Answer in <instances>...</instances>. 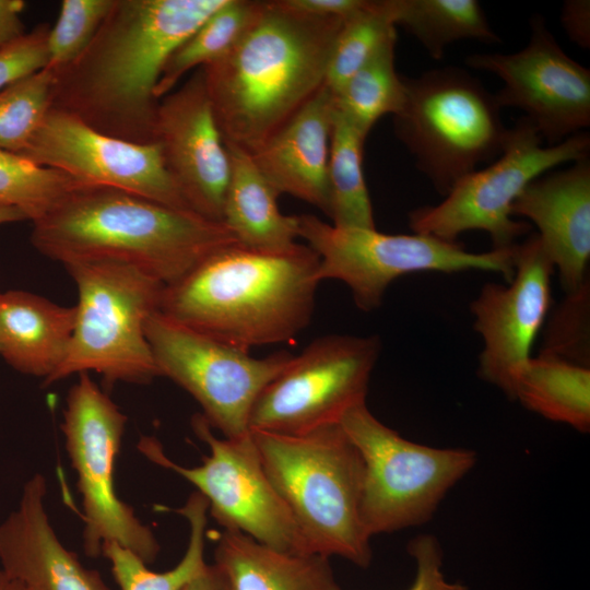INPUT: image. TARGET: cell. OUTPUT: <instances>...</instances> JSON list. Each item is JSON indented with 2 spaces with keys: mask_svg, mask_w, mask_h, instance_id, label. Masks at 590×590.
Here are the masks:
<instances>
[{
  "mask_svg": "<svg viewBox=\"0 0 590 590\" xmlns=\"http://www.w3.org/2000/svg\"><path fill=\"white\" fill-rule=\"evenodd\" d=\"M226 0H115L84 51L55 73L51 107L125 141L155 142V86L172 52Z\"/></svg>",
  "mask_w": 590,
  "mask_h": 590,
  "instance_id": "1",
  "label": "cell"
},
{
  "mask_svg": "<svg viewBox=\"0 0 590 590\" xmlns=\"http://www.w3.org/2000/svg\"><path fill=\"white\" fill-rule=\"evenodd\" d=\"M345 19L262 2L231 50L201 68L225 144L252 153L315 96Z\"/></svg>",
  "mask_w": 590,
  "mask_h": 590,
  "instance_id": "2",
  "label": "cell"
},
{
  "mask_svg": "<svg viewBox=\"0 0 590 590\" xmlns=\"http://www.w3.org/2000/svg\"><path fill=\"white\" fill-rule=\"evenodd\" d=\"M318 267L307 245L267 251L234 244L165 285L158 311L245 351L287 342L311 321Z\"/></svg>",
  "mask_w": 590,
  "mask_h": 590,
  "instance_id": "3",
  "label": "cell"
},
{
  "mask_svg": "<svg viewBox=\"0 0 590 590\" xmlns=\"http://www.w3.org/2000/svg\"><path fill=\"white\" fill-rule=\"evenodd\" d=\"M32 223L31 243L49 259L63 266L128 264L164 285L213 252L237 244L223 222L98 185L74 188Z\"/></svg>",
  "mask_w": 590,
  "mask_h": 590,
  "instance_id": "4",
  "label": "cell"
},
{
  "mask_svg": "<svg viewBox=\"0 0 590 590\" xmlns=\"http://www.w3.org/2000/svg\"><path fill=\"white\" fill-rule=\"evenodd\" d=\"M250 433L305 552L367 568L371 547L362 519L364 462L341 425L300 435Z\"/></svg>",
  "mask_w": 590,
  "mask_h": 590,
  "instance_id": "5",
  "label": "cell"
},
{
  "mask_svg": "<svg viewBox=\"0 0 590 590\" xmlns=\"http://www.w3.org/2000/svg\"><path fill=\"white\" fill-rule=\"evenodd\" d=\"M405 98L394 132L417 169L446 196L481 163L500 155L508 129L495 95L458 67L404 78Z\"/></svg>",
  "mask_w": 590,
  "mask_h": 590,
  "instance_id": "6",
  "label": "cell"
},
{
  "mask_svg": "<svg viewBox=\"0 0 590 590\" xmlns=\"http://www.w3.org/2000/svg\"><path fill=\"white\" fill-rule=\"evenodd\" d=\"M79 300L63 362L46 386L94 371L107 384H148L158 371L145 338V322L158 310L164 284L142 270L114 262L64 266Z\"/></svg>",
  "mask_w": 590,
  "mask_h": 590,
  "instance_id": "7",
  "label": "cell"
},
{
  "mask_svg": "<svg viewBox=\"0 0 590 590\" xmlns=\"http://www.w3.org/2000/svg\"><path fill=\"white\" fill-rule=\"evenodd\" d=\"M299 238L319 258L318 280H338L357 308H378L389 285L414 272L481 270L514 276L515 246L471 252L457 241L424 234H386L376 228L340 227L311 214L298 215Z\"/></svg>",
  "mask_w": 590,
  "mask_h": 590,
  "instance_id": "8",
  "label": "cell"
},
{
  "mask_svg": "<svg viewBox=\"0 0 590 590\" xmlns=\"http://www.w3.org/2000/svg\"><path fill=\"white\" fill-rule=\"evenodd\" d=\"M339 424L364 462L362 519L370 538L428 521L476 462L470 449L435 448L403 438L366 402L347 411Z\"/></svg>",
  "mask_w": 590,
  "mask_h": 590,
  "instance_id": "9",
  "label": "cell"
},
{
  "mask_svg": "<svg viewBox=\"0 0 590 590\" xmlns=\"http://www.w3.org/2000/svg\"><path fill=\"white\" fill-rule=\"evenodd\" d=\"M542 142L534 125L522 117L508 129L495 162L461 178L438 204L413 210L410 228L447 241L479 229L489 235L495 249L515 246L531 229L511 215V206L523 189L560 164L589 157L590 137L585 131L555 145Z\"/></svg>",
  "mask_w": 590,
  "mask_h": 590,
  "instance_id": "10",
  "label": "cell"
},
{
  "mask_svg": "<svg viewBox=\"0 0 590 590\" xmlns=\"http://www.w3.org/2000/svg\"><path fill=\"white\" fill-rule=\"evenodd\" d=\"M126 423V414L90 374H79L66 399L61 430L78 475L84 552L96 558L104 543L116 542L149 565L156 559L161 545L152 529L119 498L114 483Z\"/></svg>",
  "mask_w": 590,
  "mask_h": 590,
  "instance_id": "11",
  "label": "cell"
},
{
  "mask_svg": "<svg viewBox=\"0 0 590 590\" xmlns=\"http://www.w3.org/2000/svg\"><path fill=\"white\" fill-rule=\"evenodd\" d=\"M158 376L186 390L202 416L226 438L250 433L251 409L261 391L291 363L293 354L275 352L253 357L156 310L145 322Z\"/></svg>",
  "mask_w": 590,
  "mask_h": 590,
  "instance_id": "12",
  "label": "cell"
},
{
  "mask_svg": "<svg viewBox=\"0 0 590 590\" xmlns=\"http://www.w3.org/2000/svg\"><path fill=\"white\" fill-rule=\"evenodd\" d=\"M191 428L210 449L200 465L173 461L154 436H142L137 448L152 463L191 483L224 530H237L280 551L306 553L290 510L263 469L251 433L220 438L201 413L192 416Z\"/></svg>",
  "mask_w": 590,
  "mask_h": 590,
  "instance_id": "13",
  "label": "cell"
},
{
  "mask_svg": "<svg viewBox=\"0 0 590 590\" xmlns=\"http://www.w3.org/2000/svg\"><path fill=\"white\" fill-rule=\"evenodd\" d=\"M380 350L377 335L314 340L261 391L249 430L300 435L339 424L347 411L366 402Z\"/></svg>",
  "mask_w": 590,
  "mask_h": 590,
  "instance_id": "14",
  "label": "cell"
},
{
  "mask_svg": "<svg viewBox=\"0 0 590 590\" xmlns=\"http://www.w3.org/2000/svg\"><path fill=\"white\" fill-rule=\"evenodd\" d=\"M530 28L521 50L474 54L465 62L498 76L499 107L523 110L542 140L555 145L590 126V70L563 50L542 15L531 19Z\"/></svg>",
  "mask_w": 590,
  "mask_h": 590,
  "instance_id": "15",
  "label": "cell"
},
{
  "mask_svg": "<svg viewBox=\"0 0 590 590\" xmlns=\"http://www.w3.org/2000/svg\"><path fill=\"white\" fill-rule=\"evenodd\" d=\"M20 155L86 185L107 186L191 211L157 142L140 144L109 137L57 108L50 107Z\"/></svg>",
  "mask_w": 590,
  "mask_h": 590,
  "instance_id": "16",
  "label": "cell"
},
{
  "mask_svg": "<svg viewBox=\"0 0 590 590\" xmlns=\"http://www.w3.org/2000/svg\"><path fill=\"white\" fill-rule=\"evenodd\" d=\"M514 268L507 285L488 282L471 303L474 330L484 342L477 374L509 399L552 305L555 268L536 233L515 245Z\"/></svg>",
  "mask_w": 590,
  "mask_h": 590,
  "instance_id": "17",
  "label": "cell"
},
{
  "mask_svg": "<svg viewBox=\"0 0 590 590\" xmlns=\"http://www.w3.org/2000/svg\"><path fill=\"white\" fill-rule=\"evenodd\" d=\"M155 142L190 210L223 222L231 165L201 68L160 99Z\"/></svg>",
  "mask_w": 590,
  "mask_h": 590,
  "instance_id": "18",
  "label": "cell"
},
{
  "mask_svg": "<svg viewBox=\"0 0 590 590\" xmlns=\"http://www.w3.org/2000/svg\"><path fill=\"white\" fill-rule=\"evenodd\" d=\"M47 482L33 474L0 522V568L27 590H111L56 534L45 509Z\"/></svg>",
  "mask_w": 590,
  "mask_h": 590,
  "instance_id": "19",
  "label": "cell"
},
{
  "mask_svg": "<svg viewBox=\"0 0 590 590\" xmlns=\"http://www.w3.org/2000/svg\"><path fill=\"white\" fill-rule=\"evenodd\" d=\"M511 215L530 220L566 294L589 280L590 161L547 172L532 180L515 200Z\"/></svg>",
  "mask_w": 590,
  "mask_h": 590,
  "instance_id": "20",
  "label": "cell"
},
{
  "mask_svg": "<svg viewBox=\"0 0 590 590\" xmlns=\"http://www.w3.org/2000/svg\"><path fill=\"white\" fill-rule=\"evenodd\" d=\"M333 96L323 86L279 131L249 153L271 186L329 214L328 158Z\"/></svg>",
  "mask_w": 590,
  "mask_h": 590,
  "instance_id": "21",
  "label": "cell"
},
{
  "mask_svg": "<svg viewBox=\"0 0 590 590\" xmlns=\"http://www.w3.org/2000/svg\"><path fill=\"white\" fill-rule=\"evenodd\" d=\"M74 327V307L25 291L0 293V355L19 373L44 384L64 359Z\"/></svg>",
  "mask_w": 590,
  "mask_h": 590,
  "instance_id": "22",
  "label": "cell"
},
{
  "mask_svg": "<svg viewBox=\"0 0 590 590\" xmlns=\"http://www.w3.org/2000/svg\"><path fill=\"white\" fill-rule=\"evenodd\" d=\"M214 564L233 590H341L329 557L280 551L237 530L217 535Z\"/></svg>",
  "mask_w": 590,
  "mask_h": 590,
  "instance_id": "23",
  "label": "cell"
},
{
  "mask_svg": "<svg viewBox=\"0 0 590 590\" xmlns=\"http://www.w3.org/2000/svg\"><path fill=\"white\" fill-rule=\"evenodd\" d=\"M231 165L223 223L237 244L250 249L279 251L297 244L298 215H285L278 205L279 192L258 169L251 155L225 144Z\"/></svg>",
  "mask_w": 590,
  "mask_h": 590,
  "instance_id": "24",
  "label": "cell"
},
{
  "mask_svg": "<svg viewBox=\"0 0 590 590\" xmlns=\"http://www.w3.org/2000/svg\"><path fill=\"white\" fill-rule=\"evenodd\" d=\"M514 399L550 421L589 432L590 368L554 356H531L517 374Z\"/></svg>",
  "mask_w": 590,
  "mask_h": 590,
  "instance_id": "25",
  "label": "cell"
},
{
  "mask_svg": "<svg viewBox=\"0 0 590 590\" xmlns=\"http://www.w3.org/2000/svg\"><path fill=\"white\" fill-rule=\"evenodd\" d=\"M389 5L394 25L413 35L435 60L458 40L500 43L476 0H389Z\"/></svg>",
  "mask_w": 590,
  "mask_h": 590,
  "instance_id": "26",
  "label": "cell"
},
{
  "mask_svg": "<svg viewBox=\"0 0 590 590\" xmlns=\"http://www.w3.org/2000/svg\"><path fill=\"white\" fill-rule=\"evenodd\" d=\"M172 510L182 516L189 526L186 552L172 569L153 571L141 557L118 543L106 542L102 545V555L109 562L120 590H182L205 567L208 500L196 491L182 507Z\"/></svg>",
  "mask_w": 590,
  "mask_h": 590,
  "instance_id": "27",
  "label": "cell"
},
{
  "mask_svg": "<svg viewBox=\"0 0 590 590\" xmlns=\"http://www.w3.org/2000/svg\"><path fill=\"white\" fill-rule=\"evenodd\" d=\"M366 138L367 135L333 110L328 158V216L335 226L376 228L363 173Z\"/></svg>",
  "mask_w": 590,
  "mask_h": 590,
  "instance_id": "28",
  "label": "cell"
},
{
  "mask_svg": "<svg viewBox=\"0 0 590 590\" xmlns=\"http://www.w3.org/2000/svg\"><path fill=\"white\" fill-rule=\"evenodd\" d=\"M262 2L226 0L168 57L155 86V97L160 101L187 72L228 52L258 16Z\"/></svg>",
  "mask_w": 590,
  "mask_h": 590,
  "instance_id": "29",
  "label": "cell"
},
{
  "mask_svg": "<svg viewBox=\"0 0 590 590\" xmlns=\"http://www.w3.org/2000/svg\"><path fill=\"white\" fill-rule=\"evenodd\" d=\"M397 37L355 72L334 94V109L357 130L368 135L385 115H397L405 98L404 78L394 67Z\"/></svg>",
  "mask_w": 590,
  "mask_h": 590,
  "instance_id": "30",
  "label": "cell"
},
{
  "mask_svg": "<svg viewBox=\"0 0 590 590\" xmlns=\"http://www.w3.org/2000/svg\"><path fill=\"white\" fill-rule=\"evenodd\" d=\"M397 37L389 0H365L347 16L334 40L324 85L334 94L390 39Z\"/></svg>",
  "mask_w": 590,
  "mask_h": 590,
  "instance_id": "31",
  "label": "cell"
},
{
  "mask_svg": "<svg viewBox=\"0 0 590 590\" xmlns=\"http://www.w3.org/2000/svg\"><path fill=\"white\" fill-rule=\"evenodd\" d=\"M83 185L67 173L0 150V205L19 209L32 222Z\"/></svg>",
  "mask_w": 590,
  "mask_h": 590,
  "instance_id": "32",
  "label": "cell"
},
{
  "mask_svg": "<svg viewBox=\"0 0 590 590\" xmlns=\"http://www.w3.org/2000/svg\"><path fill=\"white\" fill-rule=\"evenodd\" d=\"M55 72L44 68L0 91V150L20 154L51 107Z\"/></svg>",
  "mask_w": 590,
  "mask_h": 590,
  "instance_id": "33",
  "label": "cell"
},
{
  "mask_svg": "<svg viewBox=\"0 0 590 590\" xmlns=\"http://www.w3.org/2000/svg\"><path fill=\"white\" fill-rule=\"evenodd\" d=\"M115 0H63L47 36L48 69L55 73L72 63L88 46Z\"/></svg>",
  "mask_w": 590,
  "mask_h": 590,
  "instance_id": "34",
  "label": "cell"
},
{
  "mask_svg": "<svg viewBox=\"0 0 590 590\" xmlns=\"http://www.w3.org/2000/svg\"><path fill=\"white\" fill-rule=\"evenodd\" d=\"M541 355L558 357L575 364H590V285L566 294L553 310L543 334Z\"/></svg>",
  "mask_w": 590,
  "mask_h": 590,
  "instance_id": "35",
  "label": "cell"
},
{
  "mask_svg": "<svg viewBox=\"0 0 590 590\" xmlns=\"http://www.w3.org/2000/svg\"><path fill=\"white\" fill-rule=\"evenodd\" d=\"M47 23L36 25L20 38L0 47V91L47 67Z\"/></svg>",
  "mask_w": 590,
  "mask_h": 590,
  "instance_id": "36",
  "label": "cell"
},
{
  "mask_svg": "<svg viewBox=\"0 0 590 590\" xmlns=\"http://www.w3.org/2000/svg\"><path fill=\"white\" fill-rule=\"evenodd\" d=\"M408 552L415 562V577L408 590H468L464 585L446 578L442 551L435 536H416L410 541Z\"/></svg>",
  "mask_w": 590,
  "mask_h": 590,
  "instance_id": "37",
  "label": "cell"
},
{
  "mask_svg": "<svg viewBox=\"0 0 590 590\" xmlns=\"http://www.w3.org/2000/svg\"><path fill=\"white\" fill-rule=\"evenodd\" d=\"M562 25L569 39L582 49L590 48V1L568 0L563 4Z\"/></svg>",
  "mask_w": 590,
  "mask_h": 590,
  "instance_id": "38",
  "label": "cell"
},
{
  "mask_svg": "<svg viewBox=\"0 0 590 590\" xmlns=\"http://www.w3.org/2000/svg\"><path fill=\"white\" fill-rule=\"evenodd\" d=\"M282 2L302 13L345 19L362 8L365 0H282Z\"/></svg>",
  "mask_w": 590,
  "mask_h": 590,
  "instance_id": "39",
  "label": "cell"
},
{
  "mask_svg": "<svg viewBox=\"0 0 590 590\" xmlns=\"http://www.w3.org/2000/svg\"><path fill=\"white\" fill-rule=\"evenodd\" d=\"M25 5L23 0H0V47L26 33L21 19Z\"/></svg>",
  "mask_w": 590,
  "mask_h": 590,
  "instance_id": "40",
  "label": "cell"
},
{
  "mask_svg": "<svg viewBox=\"0 0 590 590\" xmlns=\"http://www.w3.org/2000/svg\"><path fill=\"white\" fill-rule=\"evenodd\" d=\"M182 590H233V588L224 571L216 564H206L203 570L193 577Z\"/></svg>",
  "mask_w": 590,
  "mask_h": 590,
  "instance_id": "41",
  "label": "cell"
},
{
  "mask_svg": "<svg viewBox=\"0 0 590 590\" xmlns=\"http://www.w3.org/2000/svg\"><path fill=\"white\" fill-rule=\"evenodd\" d=\"M23 220L26 217L19 209L0 205V225Z\"/></svg>",
  "mask_w": 590,
  "mask_h": 590,
  "instance_id": "42",
  "label": "cell"
},
{
  "mask_svg": "<svg viewBox=\"0 0 590 590\" xmlns=\"http://www.w3.org/2000/svg\"><path fill=\"white\" fill-rule=\"evenodd\" d=\"M0 590H27L21 582L0 568Z\"/></svg>",
  "mask_w": 590,
  "mask_h": 590,
  "instance_id": "43",
  "label": "cell"
}]
</instances>
